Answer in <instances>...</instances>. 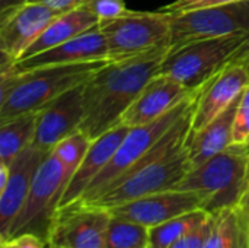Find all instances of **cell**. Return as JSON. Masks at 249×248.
I'll return each mask as SVG.
<instances>
[{
    "mask_svg": "<svg viewBox=\"0 0 249 248\" xmlns=\"http://www.w3.org/2000/svg\"><path fill=\"white\" fill-rule=\"evenodd\" d=\"M168 48L147 54L109 61L83 85V118L80 132L90 140L121 124L127 108L146 83L158 73Z\"/></svg>",
    "mask_w": 249,
    "mask_h": 248,
    "instance_id": "1",
    "label": "cell"
},
{
    "mask_svg": "<svg viewBox=\"0 0 249 248\" xmlns=\"http://www.w3.org/2000/svg\"><path fill=\"white\" fill-rule=\"evenodd\" d=\"M109 60L44 66L25 72L1 69L0 121L39 111L61 94L85 83Z\"/></svg>",
    "mask_w": 249,
    "mask_h": 248,
    "instance_id": "2",
    "label": "cell"
},
{
    "mask_svg": "<svg viewBox=\"0 0 249 248\" xmlns=\"http://www.w3.org/2000/svg\"><path fill=\"white\" fill-rule=\"evenodd\" d=\"M249 53V35L209 38L168 53L159 73L169 75L190 89H198L233 60Z\"/></svg>",
    "mask_w": 249,
    "mask_h": 248,
    "instance_id": "3",
    "label": "cell"
},
{
    "mask_svg": "<svg viewBox=\"0 0 249 248\" xmlns=\"http://www.w3.org/2000/svg\"><path fill=\"white\" fill-rule=\"evenodd\" d=\"M201 88H198L190 98H187L184 102H181L178 107H175L160 118L144 126L130 127L128 133L115 151L109 164L99 172V175L90 183L82 197L73 205L83 206L99 199L131 168H134V165L150 152V149L159 142V139L193 107L201 92Z\"/></svg>",
    "mask_w": 249,
    "mask_h": 248,
    "instance_id": "4",
    "label": "cell"
},
{
    "mask_svg": "<svg viewBox=\"0 0 249 248\" xmlns=\"http://www.w3.org/2000/svg\"><path fill=\"white\" fill-rule=\"evenodd\" d=\"M248 186V156L231 146L193 168L174 190L201 194L204 209L212 213L239 205Z\"/></svg>",
    "mask_w": 249,
    "mask_h": 248,
    "instance_id": "5",
    "label": "cell"
},
{
    "mask_svg": "<svg viewBox=\"0 0 249 248\" xmlns=\"http://www.w3.org/2000/svg\"><path fill=\"white\" fill-rule=\"evenodd\" d=\"M172 13L136 12L99 23L108 47L109 61H120L169 47Z\"/></svg>",
    "mask_w": 249,
    "mask_h": 248,
    "instance_id": "6",
    "label": "cell"
},
{
    "mask_svg": "<svg viewBox=\"0 0 249 248\" xmlns=\"http://www.w3.org/2000/svg\"><path fill=\"white\" fill-rule=\"evenodd\" d=\"M191 171L188 158V140L175 146L144 168L133 172L109 189L99 199L83 205L88 208H99L109 210L125 205L136 199L150 196L160 191L174 190L184 177ZM76 206V205H73Z\"/></svg>",
    "mask_w": 249,
    "mask_h": 248,
    "instance_id": "7",
    "label": "cell"
},
{
    "mask_svg": "<svg viewBox=\"0 0 249 248\" xmlns=\"http://www.w3.org/2000/svg\"><path fill=\"white\" fill-rule=\"evenodd\" d=\"M69 181L70 177L64 165L51 152L35 175L28 199L9 231L7 241L22 234H34L45 241Z\"/></svg>",
    "mask_w": 249,
    "mask_h": 248,
    "instance_id": "8",
    "label": "cell"
},
{
    "mask_svg": "<svg viewBox=\"0 0 249 248\" xmlns=\"http://www.w3.org/2000/svg\"><path fill=\"white\" fill-rule=\"evenodd\" d=\"M229 35H249V0L172 13L168 53L196 41Z\"/></svg>",
    "mask_w": 249,
    "mask_h": 248,
    "instance_id": "9",
    "label": "cell"
},
{
    "mask_svg": "<svg viewBox=\"0 0 249 248\" xmlns=\"http://www.w3.org/2000/svg\"><path fill=\"white\" fill-rule=\"evenodd\" d=\"M109 219V212L99 208L58 209L50 224L45 244L53 248H105Z\"/></svg>",
    "mask_w": 249,
    "mask_h": 248,
    "instance_id": "10",
    "label": "cell"
},
{
    "mask_svg": "<svg viewBox=\"0 0 249 248\" xmlns=\"http://www.w3.org/2000/svg\"><path fill=\"white\" fill-rule=\"evenodd\" d=\"M60 13L39 1H23L0 12V51L4 63H16Z\"/></svg>",
    "mask_w": 249,
    "mask_h": 248,
    "instance_id": "11",
    "label": "cell"
},
{
    "mask_svg": "<svg viewBox=\"0 0 249 248\" xmlns=\"http://www.w3.org/2000/svg\"><path fill=\"white\" fill-rule=\"evenodd\" d=\"M248 85L249 53L229 63L206 85H203L193 117L191 134L200 132L228 110L242 95Z\"/></svg>",
    "mask_w": 249,
    "mask_h": 248,
    "instance_id": "12",
    "label": "cell"
},
{
    "mask_svg": "<svg viewBox=\"0 0 249 248\" xmlns=\"http://www.w3.org/2000/svg\"><path fill=\"white\" fill-rule=\"evenodd\" d=\"M204 203L206 199L198 193L168 190L136 199L125 205L112 208L108 212L117 219L153 228L187 212L204 209Z\"/></svg>",
    "mask_w": 249,
    "mask_h": 248,
    "instance_id": "13",
    "label": "cell"
},
{
    "mask_svg": "<svg viewBox=\"0 0 249 248\" xmlns=\"http://www.w3.org/2000/svg\"><path fill=\"white\" fill-rule=\"evenodd\" d=\"M83 85L61 94L38 111L34 146L51 153L67 136L80 129L83 118Z\"/></svg>",
    "mask_w": 249,
    "mask_h": 248,
    "instance_id": "14",
    "label": "cell"
},
{
    "mask_svg": "<svg viewBox=\"0 0 249 248\" xmlns=\"http://www.w3.org/2000/svg\"><path fill=\"white\" fill-rule=\"evenodd\" d=\"M48 155L31 145L9 165L7 183L0 190V243L7 241L9 231L28 199L35 175Z\"/></svg>",
    "mask_w": 249,
    "mask_h": 248,
    "instance_id": "15",
    "label": "cell"
},
{
    "mask_svg": "<svg viewBox=\"0 0 249 248\" xmlns=\"http://www.w3.org/2000/svg\"><path fill=\"white\" fill-rule=\"evenodd\" d=\"M196 91L197 89L193 91L187 88L169 75L158 72L127 108L121 118V124L127 127L149 124L178 107Z\"/></svg>",
    "mask_w": 249,
    "mask_h": 248,
    "instance_id": "16",
    "label": "cell"
},
{
    "mask_svg": "<svg viewBox=\"0 0 249 248\" xmlns=\"http://www.w3.org/2000/svg\"><path fill=\"white\" fill-rule=\"evenodd\" d=\"M93 60H109L107 41L99 28V23L57 47L19 60L13 64L1 61V69H9L10 72H25L44 66L70 64Z\"/></svg>",
    "mask_w": 249,
    "mask_h": 248,
    "instance_id": "17",
    "label": "cell"
},
{
    "mask_svg": "<svg viewBox=\"0 0 249 248\" xmlns=\"http://www.w3.org/2000/svg\"><path fill=\"white\" fill-rule=\"evenodd\" d=\"M128 130H130V127L124 126V124H118L92 142L88 153L85 155L79 168L74 171L73 177L70 178V181L63 193V197L60 200L58 209L67 208V206L76 203L82 197V194L86 191V189L90 186V183L109 164L111 158L114 156L115 151L124 140Z\"/></svg>",
    "mask_w": 249,
    "mask_h": 248,
    "instance_id": "18",
    "label": "cell"
},
{
    "mask_svg": "<svg viewBox=\"0 0 249 248\" xmlns=\"http://www.w3.org/2000/svg\"><path fill=\"white\" fill-rule=\"evenodd\" d=\"M241 96L220 115L210 121L200 132L188 137V158L191 170L201 165L207 159L229 149L233 145V123Z\"/></svg>",
    "mask_w": 249,
    "mask_h": 248,
    "instance_id": "19",
    "label": "cell"
},
{
    "mask_svg": "<svg viewBox=\"0 0 249 248\" xmlns=\"http://www.w3.org/2000/svg\"><path fill=\"white\" fill-rule=\"evenodd\" d=\"M98 23H99L98 18L90 12V9L88 7L86 3L76 9H71L69 12L60 13L42 31V34L35 39V42L23 53L20 60L35 56L38 53H42L45 50H50L53 47H57V45L80 35L82 32L93 28Z\"/></svg>",
    "mask_w": 249,
    "mask_h": 248,
    "instance_id": "20",
    "label": "cell"
},
{
    "mask_svg": "<svg viewBox=\"0 0 249 248\" xmlns=\"http://www.w3.org/2000/svg\"><path fill=\"white\" fill-rule=\"evenodd\" d=\"M213 227L204 248H249V219L239 205L212 212Z\"/></svg>",
    "mask_w": 249,
    "mask_h": 248,
    "instance_id": "21",
    "label": "cell"
},
{
    "mask_svg": "<svg viewBox=\"0 0 249 248\" xmlns=\"http://www.w3.org/2000/svg\"><path fill=\"white\" fill-rule=\"evenodd\" d=\"M38 111L25 113L0 121V162L10 165L13 159L34 143Z\"/></svg>",
    "mask_w": 249,
    "mask_h": 248,
    "instance_id": "22",
    "label": "cell"
},
{
    "mask_svg": "<svg viewBox=\"0 0 249 248\" xmlns=\"http://www.w3.org/2000/svg\"><path fill=\"white\" fill-rule=\"evenodd\" d=\"M210 216L212 213L206 209H196L150 228L147 248H169L181 237L204 224Z\"/></svg>",
    "mask_w": 249,
    "mask_h": 248,
    "instance_id": "23",
    "label": "cell"
},
{
    "mask_svg": "<svg viewBox=\"0 0 249 248\" xmlns=\"http://www.w3.org/2000/svg\"><path fill=\"white\" fill-rule=\"evenodd\" d=\"M149 229L144 225L111 216L105 234V248H147Z\"/></svg>",
    "mask_w": 249,
    "mask_h": 248,
    "instance_id": "24",
    "label": "cell"
},
{
    "mask_svg": "<svg viewBox=\"0 0 249 248\" xmlns=\"http://www.w3.org/2000/svg\"><path fill=\"white\" fill-rule=\"evenodd\" d=\"M93 140H90L83 132L77 130L73 134L63 139L51 152L60 159V162L64 165L69 177L71 178L74 171L79 168L80 162L83 161L85 155L88 153L90 145Z\"/></svg>",
    "mask_w": 249,
    "mask_h": 248,
    "instance_id": "25",
    "label": "cell"
},
{
    "mask_svg": "<svg viewBox=\"0 0 249 248\" xmlns=\"http://www.w3.org/2000/svg\"><path fill=\"white\" fill-rule=\"evenodd\" d=\"M249 139V85L241 95L233 123V145H242Z\"/></svg>",
    "mask_w": 249,
    "mask_h": 248,
    "instance_id": "26",
    "label": "cell"
},
{
    "mask_svg": "<svg viewBox=\"0 0 249 248\" xmlns=\"http://www.w3.org/2000/svg\"><path fill=\"white\" fill-rule=\"evenodd\" d=\"M86 4L90 12L98 18L99 23L117 19L130 10L125 6V0H88Z\"/></svg>",
    "mask_w": 249,
    "mask_h": 248,
    "instance_id": "27",
    "label": "cell"
},
{
    "mask_svg": "<svg viewBox=\"0 0 249 248\" xmlns=\"http://www.w3.org/2000/svg\"><path fill=\"white\" fill-rule=\"evenodd\" d=\"M213 227V216H210L204 224L194 228L184 237H181L178 241H175L169 248H204L207 238L210 235Z\"/></svg>",
    "mask_w": 249,
    "mask_h": 248,
    "instance_id": "28",
    "label": "cell"
},
{
    "mask_svg": "<svg viewBox=\"0 0 249 248\" xmlns=\"http://www.w3.org/2000/svg\"><path fill=\"white\" fill-rule=\"evenodd\" d=\"M236 1H242V0H175L172 3L160 7V10L168 12V13H185V12H191V10L216 7V6L236 3Z\"/></svg>",
    "mask_w": 249,
    "mask_h": 248,
    "instance_id": "29",
    "label": "cell"
},
{
    "mask_svg": "<svg viewBox=\"0 0 249 248\" xmlns=\"http://www.w3.org/2000/svg\"><path fill=\"white\" fill-rule=\"evenodd\" d=\"M10 248H45V241L34 234H22L9 241H6Z\"/></svg>",
    "mask_w": 249,
    "mask_h": 248,
    "instance_id": "30",
    "label": "cell"
},
{
    "mask_svg": "<svg viewBox=\"0 0 249 248\" xmlns=\"http://www.w3.org/2000/svg\"><path fill=\"white\" fill-rule=\"evenodd\" d=\"M29 1H39V3L50 6L51 9H54L58 13H64V12H69L71 9H76L79 6L85 4L88 0H29Z\"/></svg>",
    "mask_w": 249,
    "mask_h": 248,
    "instance_id": "31",
    "label": "cell"
},
{
    "mask_svg": "<svg viewBox=\"0 0 249 248\" xmlns=\"http://www.w3.org/2000/svg\"><path fill=\"white\" fill-rule=\"evenodd\" d=\"M23 1L25 0H0V12L7 10V9H10V7H13L16 4H20Z\"/></svg>",
    "mask_w": 249,
    "mask_h": 248,
    "instance_id": "32",
    "label": "cell"
},
{
    "mask_svg": "<svg viewBox=\"0 0 249 248\" xmlns=\"http://www.w3.org/2000/svg\"><path fill=\"white\" fill-rule=\"evenodd\" d=\"M239 206L244 209L245 215L248 216V219H249V186H248V189H247V191H245V194L242 196L241 202H239Z\"/></svg>",
    "mask_w": 249,
    "mask_h": 248,
    "instance_id": "33",
    "label": "cell"
},
{
    "mask_svg": "<svg viewBox=\"0 0 249 248\" xmlns=\"http://www.w3.org/2000/svg\"><path fill=\"white\" fill-rule=\"evenodd\" d=\"M232 148H233V149H236L238 152L244 153L245 156H248L249 158V139L245 142V143H242V145H232Z\"/></svg>",
    "mask_w": 249,
    "mask_h": 248,
    "instance_id": "34",
    "label": "cell"
},
{
    "mask_svg": "<svg viewBox=\"0 0 249 248\" xmlns=\"http://www.w3.org/2000/svg\"><path fill=\"white\" fill-rule=\"evenodd\" d=\"M0 248H10V247H9V244H7V243H1V247Z\"/></svg>",
    "mask_w": 249,
    "mask_h": 248,
    "instance_id": "35",
    "label": "cell"
},
{
    "mask_svg": "<svg viewBox=\"0 0 249 248\" xmlns=\"http://www.w3.org/2000/svg\"><path fill=\"white\" fill-rule=\"evenodd\" d=\"M248 177H249V158H248Z\"/></svg>",
    "mask_w": 249,
    "mask_h": 248,
    "instance_id": "36",
    "label": "cell"
},
{
    "mask_svg": "<svg viewBox=\"0 0 249 248\" xmlns=\"http://www.w3.org/2000/svg\"><path fill=\"white\" fill-rule=\"evenodd\" d=\"M45 248H53V247H50V246H45Z\"/></svg>",
    "mask_w": 249,
    "mask_h": 248,
    "instance_id": "37",
    "label": "cell"
}]
</instances>
